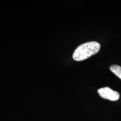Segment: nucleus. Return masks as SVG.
Listing matches in <instances>:
<instances>
[{
	"instance_id": "2",
	"label": "nucleus",
	"mask_w": 121,
	"mask_h": 121,
	"mask_svg": "<svg viewBox=\"0 0 121 121\" xmlns=\"http://www.w3.org/2000/svg\"><path fill=\"white\" fill-rule=\"evenodd\" d=\"M98 94L102 98L111 101L118 100L119 98V94L108 87H102L98 90Z\"/></svg>"
},
{
	"instance_id": "3",
	"label": "nucleus",
	"mask_w": 121,
	"mask_h": 121,
	"mask_svg": "<svg viewBox=\"0 0 121 121\" xmlns=\"http://www.w3.org/2000/svg\"><path fill=\"white\" fill-rule=\"evenodd\" d=\"M110 70L121 79V67L118 65H112L110 67Z\"/></svg>"
},
{
	"instance_id": "1",
	"label": "nucleus",
	"mask_w": 121,
	"mask_h": 121,
	"mask_svg": "<svg viewBox=\"0 0 121 121\" xmlns=\"http://www.w3.org/2000/svg\"><path fill=\"white\" fill-rule=\"evenodd\" d=\"M100 45L96 42H89L82 44L74 51L72 57L76 61L86 60L99 51Z\"/></svg>"
}]
</instances>
